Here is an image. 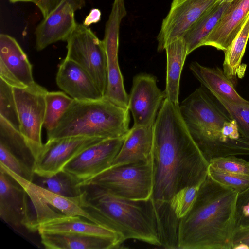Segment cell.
<instances>
[{
    "instance_id": "cell-22",
    "label": "cell",
    "mask_w": 249,
    "mask_h": 249,
    "mask_svg": "<svg viewBox=\"0 0 249 249\" xmlns=\"http://www.w3.org/2000/svg\"><path fill=\"white\" fill-rule=\"evenodd\" d=\"M190 69L195 77L211 94H216L231 103L249 106V101L242 97L234 84L219 68H210L196 61L192 62Z\"/></svg>"
},
{
    "instance_id": "cell-40",
    "label": "cell",
    "mask_w": 249,
    "mask_h": 249,
    "mask_svg": "<svg viewBox=\"0 0 249 249\" xmlns=\"http://www.w3.org/2000/svg\"><path fill=\"white\" fill-rule=\"evenodd\" d=\"M11 3H16L18 2H30L34 3L35 0H9Z\"/></svg>"
},
{
    "instance_id": "cell-3",
    "label": "cell",
    "mask_w": 249,
    "mask_h": 249,
    "mask_svg": "<svg viewBox=\"0 0 249 249\" xmlns=\"http://www.w3.org/2000/svg\"><path fill=\"white\" fill-rule=\"evenodd\" d=\"M80 206L98 224L120 234L124 241L136 239L161 247L151 200L117 197L94 184L81 186Z\"/></svg>"
},
{
    "instance_id": "cell-29",
    "label": "cell",
    "mask_w": 249,
    "mask_h": 249,
    "mask_svg": "<svg viewBox=\"0 0 249 249\" xmlns=\"http://www.w3.org/2000/svg\"><path fill=\"white\" fill-rule=\"evenodd\" d=\"M73 100L63 91H47L45 95V113L43 124L47 133L56 127Z\"/></svg>"
},
{
    "instance_id": "cell-37",
    "label": "cell",
    "mask_w": 249,
    "mask_h": 249,
    "mask_svg": "<svg viewBox=\"0 0 249 249\" xmlns=\"http://www.w3.org/2000/svg\"><path fill=\"white\" fill-rule=\"evenodd\" d=\"M232 244V249H249V227L235 228Z\"/></svg>"
},
{
    "instance_id": "cell-1",
    "label": "cell",
    "mask_w": 249,
    "mask_h": 249,
    "mask_svg": "<svg viewBox=\"0 0 249 249\" xmlns=\"http://www.w3.org/2000/svg\"><path fill=\"white\" fill-rule=\"evenodd\" d=\"M153 186L150 198L159 231L177 228L179 219L170 202L181 189L200 186L208 176L209 162L191 136L179 105L164 99L153 125Z\"/></svg>"
},
{
    "instance_id": "cell-21",
    "label": "cell",
    "mask_w": 249,
    "mask_h": 249,
    "mask_svg": "<svg viewBox=\"0 0 249 249\" xmlns=\"http://www.w3.org/2000/svg\"><path fill=\"white\" fill-rule=\"evenodd\" d=\"M47 249H111L123 243L116 239L71 233L39 232Z\"/></svg>"
},
{
    "instance_id": "cell-7",
    "label": "cell",
    "mask_w": 249,
    "mask_h": 249,
    "mask_svg": "<svg viewBox=\"0 0 249 249\" xmlns=\"http://www.w3.org/2000/svg\"><path fill=\"white\" fill-rule=\"evenodd\" d=\"M66 41L65 58L81 66L104 96L107 85V58L103 41L90 28L77 23Z\"/></svg>"
},
{
    "instance_id": "cell-20",
    "label": "cell",
    "mask_w": 249,
    "mask_h": 249,
    "mask_svg": "<svg viewBox=\"0 0 249 249\" xmlns=\"http://www.w3.org/2000/svg\"><path fill=\"white\" fill-rule=\"evenodd\" d=\"M152 146L153 126H132L112 166L148 161L152 158Z\"/></svg>"
},
{
    "instance_id": "cell-12",
    "label": "cell",
    "mask_w": 249,
    "mask_h": 249,
    "mask_svg": "<svg viewBox=\"0 0 249 249\" xmlns=\"http://www.w3.org/2000/svg\"><path fill=\"white\" fill-rule=\"evenodd\" d=\"M31 202L25 189L12 177L0 169V217L11 226L38 231Z\"/></svg>"
},
{
    "instance_id": "cell-6",
    "label": "cell",
    "mask_w": 249,
    "mask_h": 249,
    "mask_svg": "<svg viewBox=\"0 0 249 249\" xmlns=\"http://www.w3.org/2000/svg\"><path fill=\"white\" fill-rule=\"evenodd\" d=\"M87 184L99 186L122 198L147 200L153 186L152 158L146 162L112 166L82 185Z\"/></svg>"
},
{
    "instance_id": "cell-19",
    "label": "cell",
    "mask_w": 249,
    "mask_h": 249,
    "mask_svg": "<svg viewBox=\"0 0 249 249\" xmlns=\"http://www.w3.org/2000/svg\"><path fill=\"white\" fill-rule=\"evenodd\" d=\"M249 15V0H233L222 15L216 25L203 42L226 51Z\"/></svg>"
},
{
    "instance_id": "cell-39",
    "label": "cell",
    "mask_w": 249,
    "mask_h": 249,
    "mask_svg": "<svg viewBox=\"0 0 249 249\" xmlns=\"http://www.w3.org/2000/svg\"><path fill=\"white\" fill-rule=\"evenodd\" d=\"M101 17V11L97 8L91 9L89 13L83 22V25L88 27L89 25L98 22Z\"/></svg>"
},
{
    "instance_id": "cell-31",
    "label": "cell",
    "mask_w": 249,
    "mask_h": 249,
    "mask_svg": "<svg viewBox=\"0 0 249 249\" xmlns=\"http://www.w3.org/2000/svg\"><path fill=\"white\" fill-rule=\"evenodd\" d=\"M226 109L231 117L235 120L241 134L249 140V106L231 102L216 94H212Z\"/></svg>"
},
{
    "instance_id": "cell-38",
    "label": "cell",
    "mask_w": 249,
    "mask_h": 249,
    "mask_svg": "<svg viewBox=\"0 0 249 249\" xmlns=\"http://www.w3.org/2000/svg\"><path fill=\"white\" fill-rule=\"evenodd\" d=\"M62 0H35L34 4L39 8L43 18L46 17Z\"/></svg>"
},
{
    "instance_id": "cell-23",
    "label": "cell",
    "mask_w": 249,
    "mask_h": 249,
    "mask_svg": "<svg viewBox=\"0 0 249 249\" xmlns=\"http://www.w3.org/2000/svg\"><path fill=\"white\" fill-rule=\"evenodd\" d=\"M39 232L71 233L116 239L123 243L117 232L80 216H64L39 225Z\"/></svg>"
},
{
    "instance_id": "cell-24",
    "label": "cell",
    "mask_w": 249,
    "mask_h": 249,
    "mask_svg": "<svg viewBox=\"0 0 249 249\" xmlns=\"http://www.w3.org/2000/svg\"><path fill=\"white\" fill-rule=\"evenodd\" d=\"M165 50L167 57L166 86L163 93L165 99L179 105L180 79L187 54V49L181 37L168 44Z\"/></svg>"
},
{
    "instance_id": "cell-9",
    "label": "cell",
    "mask_w": 249,
    "mask_h": 249,
    "mask_svg": "<svg viewBox=\"0 0 249 249\" xmlns=\"http://www.w3.org/2000/svg\"><path fill=\"white\" fill-rule=\"evenodd\" d=\"M126 14L124 0H114L106 23L102 41L107 58V85L104 98L128 108V95L124 89L118 61L120 26Z\"/></svg>"
},
{
    "instance_id": "cell-15",
    "label": "cell",
    "mask_w": 249,
    "mask_h": 249,
    "mask_svg": "<svg viewBox=\"0 0 249 249\" xmlns=\"http://www.w3.org/2000/svg\"><path fill=\"white\" fill-rule=\"evenodd\" d=\"M164 99L154 75L140 73L135 76L128 101L133 126H152Z\"/></svg>"
},
{
    "instance_id": "cell-26",
    "label": "cell",
    "mask_w": 249,
    "mask_h": 249,
    "mask_svg": "<svg viewBox=\"0 0 249 249\" xmlns=\"http://www.w3.org/2000/svg\"><path fill=\"white\" fill-rule=\"evenodd\" d=\"M0 144L34 171L35 158L24 136L0 117Z\"/></svg>"
},
{
    "instance_id": "cell-35",
    "label": "cell",
    "mask_w": 249,
    "mask_h": 249,
    "mask_svg": "<svg viewBox=\"0 0 249 249\" xmlns=\"http://www.w3.org/2000/svg\"><path fill=\"white\" fill-rule=\"evenodd\" d=\"M0 163L18 176L32 182L35 175L34 171L1 144H0Z\"/></svg>"
},
{
    "instance_id": "cell-34",
    "label": "cell",
    "mask_w": 249,
    "mask_h": 249,
    "mask_svg": "<svg viewBox=\"0 0 249 249\" xmlns=\"http://www.w3.org/2000/svg\"><path fill=\"white\" fill-rule=\"evenodd\" d=\"M209 163L214 168L224 172L249 175V161L235 156L214 158Z\"/></svg>"
},
{
    "instance_id": "cell-30",
    "label": "cell",
    "mask_w": 249,
    "mask_h": 249,
    "mask_svg": "<svg viewBox=\"0 0 249 249\" xmlns=\"http://www.w3.org/2000/svg\"><path fill=\"white\" fill-rule=\"evenodd\" d=\"M0 117L19 131V122L13 87L0 78Z\"/></svg>"
},
{
    "instance_id": "cell-8",
    "label": "cell",
    "mask_w": 249,
    "mask_h": 249,
    "mask_svg": "<svg viewBox=\"0 0 249 249\" xmlns=\"http://www.w3.org/2000/svg\"><path fill=\"white\" fill-rule=\"evenodd\" d=\"M0 169L12 177L26 191L37 229L42 223L65 215L80 216L94 222L81 208L80 196L74 198L60 196L18 176L0 163Z\"/></svg>"
},
{
    "instance_id": "cell-16",
    "label": "cell",
    "mask_w": 249,
    "mask_h": 249,
    "mask_svg": "<svg viewBox=\"0 0 249 249\" xmlns=\"http://www.w3.org/2000/svg\"><path fill=\"white\" fill-rule=\"evenodd\" d=\"M85 4V0H62L36 27V49L40 51L58 41H66L77 24L75 12Z\"/></svg>"
},
{
    "instance_id": "cell-14",
    "label": "cell",
    "mask_w": 249,
    "mask_h": 249,
    "mask_svg": "<svg viewBox=\"0 0 249 249\" xmlns=\"http://www.w3.org/2000/svg\"><path fill=\"white\" fill-rule=\"evenodd\" d=\"M219 0H173L158 35L157 50H165L171 42L182 37L190 27Z\"/></svg>"
},
{
    "instance_id": "cell-10",
    "label": "cell",
    "mask_w": 249,
    "mask_h": 249,
    "mask_svg": "<svg viewBox=\"0 0 249 249\" xmlns=\"http://www.w3.org/2000/svg\"><path fill=\"white\" fill-rule=\"evenodd\" d=\"M19 122V131L24 136L36 159L43 144L41 130L45 113L47 90L36 84L32 87L13 88Z\"/></svg>"
},
{
    "instance_id": "cell-5",
    "label": "cell",
    "mask_w": 249,
    "mask_h": 249,
    "mask_svg": "<svg viewBox=\"0 0 249 249\" xmlns=\"http://www.w3.org/2000/svg\"><path fill=\"white\" fill-rule=\"evenodd\" d=\"M129 109L104 97L73 100L56 127L47 132V140L83 136L107 139L122 137L129 131Z\"/></svg>"
},
{
    "instance_id": "cell-41",
    "label": "cell",
    "mask_w": 249,
    "mask_h": 249,
    "mask_svg": "<svg viewBox=\"0 0 249 249\" xmlns=\"http://www.w3.org/2000/svg\"><path fill=\"white\" fill-rule=\"evenodd\" d=\"M233 0H219L220 2H231Z\"/></svg>"
},
{
    "instance_id": "cell-2",
    "label": "cell",
    "mask_w": 249,
    "mask_h": 249,
    "mask_svg": "<svg viewBox=\"0 0 249 249\" xmlns=\"http://www.w3.org/2000/svg\"><path fill=\"white\" fill-rule=\"evenodd\" d=\"M238 194L208 175L179 221L178 249H232Z\"/></svg>"
},
{
    "instance_id": "cell-25",
    "label": "cell",
    "mask_w": 249,
    "mask_h": 249,
    "mask_svg": "<svg viewBox=\"0 0 249 249\" xmlns=\"http://www.w3.org/2000/svg\"><path fill=\"white\" fill-rule=\"evenodd\" d=\"M231 2L219 0L208 9L185 33L182 38L186 44L187 54L202 46L206 38L211 33Z\"/></svg>"
},
{
    "instance_id": "cell-11",
    "label": "cell",
    "mask_w": 249,
    "mask_h": 249,
    "mask_svg": "<svg viewBox=\"0 0 249 249\" xmlns=\"http://www.w3.org/2000/svg\"><path fill=\"white\" fill-rule=\"evenodd\" d=\"M126 134L104 139L83 149L64 167L80 186L111 167Z\"/></svg>"
},
{
    "instance_id": "cell-18",
    "label": "cell",
    "mask_w": 249,
    "mask_h": 249,
    "mask_svg": "<svg viewBox=\"0 0 249 249\" xmlns=\"http://www.w3.org/2000/svg\"><path fill=\"white\" fill-rule=\"evenodd\" d=\"M56 82L74 100H94L104 97L90 75L78 64L66 58L59 66Z\"/></svg>"
},
{
    "instance_id": "cell-36",
    "label": "cell",
    "mask_w": 249,
    "mask_h": 249,
    "mask_svg": "<svg viewBox=\"0 0 249 249\" xmlns=\"http://www.w3.org/2000/svg\"><path fill=\"white\" fill-rule=\"evenodd\" d=\"M240 227H249V188L238 193L237 196L235 228Z\"/></svg>"
},
{
    "instance_id": "cell-32",
    "label": "cell",
    "mask_w": 249,
    "mask_h": 249,
    "mask_svg": "<svg viewBox=\"0 0 249 249\" xmlns=\"http://www.w3.org/2000/svg\"><path fill=\"white\" fill-rule=\"evenodd\" d=\"M208 175L213 180L238 193L249 188V175L224 172L209 165Z\"/></svg>"
},
{
    "instance_id": "cell-4",
    "label": "cell",
    "mask_w": 249,
    "mask_h": 249,
    "mask_svg": "<svg viewBox=\"0 0 249 249\" xmlns=\"http://www.w3.org/2000/svg\"><path fill=\"white\" fill-rule=\"evenodd\" d=\"M179 109L191 136L208 162L214 158L249 155V140L233 139L224 133L225 124L232 118L204 87L183 100Z\"/></svg>"
},
{
    "instance_id": "cell-13",
    "label": "cell",
    "mask_w": 249,
    "mask_h": 249,
    "mask_svg": "<svg viewBox=\"0 0 249 249\" xmlns=\"http://www.w3.org/2000/svg\"><path fill=\"white\" fill-rule=\"evenodd\" d=\"M103 140L83 136L47 140L35 159L34 174L48 177L60 172L81 151Z\"/></svg>"
},
{
    "instance_id": "cell-17",
    "label": "cell",
    "mask_w": 249,
    "mask_h": 249,
    "mask_svg": "<svg viewBox=\"0 0 249 249\" xmlns=\"http://www.w3.org/2000/svg\"><path fill=\"white\" fill-rule=\"evenodd\" d=\"M32 66L17 41L5 34L0 35V78L13 88L32 87Z\"/></svg>"
},
{
    "instance_id": "cell-33",
    "label": "cell",
    "mask_w": 249,
    "mask_h": 249,
    "mask_svg": "<svg viewBox=\"0 0 249 249\" xmlns=\"http://www.w3.org/2000/svg\"><path fill=\"white\" fill-rule=\"evenodd\" d=\"M200 186L184 188L173 197L170 206L177 217L180 220L191 209L196 196Z\"/></svg>"
},
{
    "instance_id": "cell-28",
    "label": "cell",
    "mask_w": 249,
    "mask_h": 249,
    "mask_svg": "<svg viewBox=\"0 0 249 249\" xmlns=\"http://www.w3.org/2000/svg\"><path fill=\"white\" fill-rule=\"evenodd\" d=\"M32 182L64 197H77L82 193L81 186L69 174L63 170L48 177L35 174Z\"/></svg>"
},
{
    "instance_id": "cell-27",
    "label": "cell",
    "mask_w": 249,
    "mask_h": 249,
    "mask_svg": "<svg viewBox=\"0 0 249 249\" xmlns=\"http://www.w3.org/2000/svg\"><path fill=\"white\" fill-rule=\"evenodd\" d=\"M249 38V15L228 49L224 52L223 71L234 85L236 82V75Z\"/></svg>"
}]
</instances>
